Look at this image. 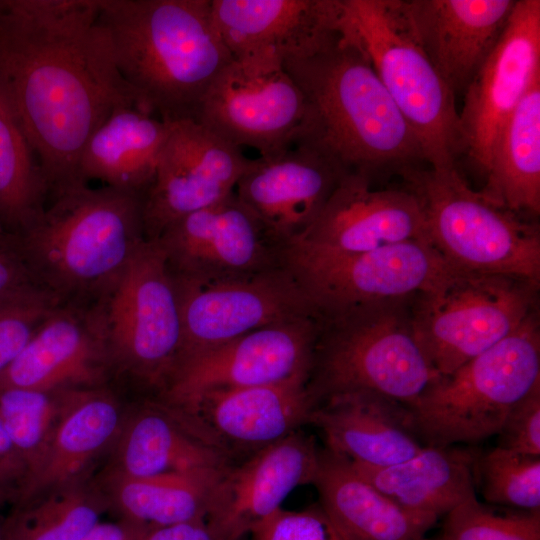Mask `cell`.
Returning a JSON list of instances; mask_svg holds the SVG:
<instances>
[{
  "mask_svg": "<svg viewBox=\"0 0 540 540\" xmlns=\"http://www.w3.org/2000/svg\"><path fill=\"white\" fill-rule=\"evenodd\" d=\"M516 0H396L412 36L455 93L465 91Z\"/></svg>",
  "mask_w": 540,
  "mask_h": 540,
  "instance_id": "21",
  "label": "cell"
},
{
  "mask_svg": "<svg viewBox=\"0 0 540 540\" xmlns=\"http://www.w3.org/2000/svg\"><path fill=\"white\" fill-rule=\"evenodd\" d=\"M173 277L195 284L238 280L284 263L283 248L235 190L156 238Z\"/></svg>",
  "mask_w": 540,
  "mask_h": 540,
  "instance_id": "14",
  "label": "cell"
},
{
  "mask_svg": "<svg viewBox=\"0 0 540 540\" xmlns=\"http://www.w3.org/2000/svg\"><path fill=\"white\" fill-rule=\"evenodd\" d=\"M107 471L127 477L190 474L227 469L222 450L164 406L145 407L124 420Z\"/></svg>",
  "mask_w": 540,
  "mask_h": 540,
  "instance_id": "29",
  "label": "cell"
},
{
  "mask_svg": "<svg viewBox=\"0 0 540 540\" xmlns=\"http://www.w3.org/2000/svg\"><path fill=\"white\" fill-rule=\"evenodd\" d=\"M476 474L487 501L540 511V456L497 446L478 456Z\"/></svg>",
  "mask_w": 540,
  "mask_h": 540,
  "instance_id": "36",
  "label": "cell"
},
{
  "mask_svg": "<svg viewBox=\"0 0 540 540\" xmlns=\"http://www.w3.org/2000/svg\"><path fill=\"white\" fill-rule=\"evenodd\" d=\"M146 530L123 518L115 522L99 521L80 540H142Z\"/></svg>",
  "mask_w": 540,
  "mask_h": 540,
  "instance_id": "44",
  "label": "cell"
},
{
  "mask_svg": "<svg viewBox=\"0 0 540 540\" xmlns=\"http://www.w3.org/2000/svg\"><path fill=\"white\" fill-rule=\"evenodd\" d=\"M248 534L250 540H343L320 506L301 511L280 508Z\"/></svg>",
  "mask_w": 540,
  "mask_h": 540,
  "instance_id": "39",
  "label": "cell"
},
{
  "mask_svg": "<svg viewBox=\"0 0 540 540\" xmlns=\"http://www.w3.org/2000/svg\"><path fill=\"white\" fill-rule=\"evenodd\" d=\"M0 540H3L2 531H1V521H0Z\"/></svg>",
  "mask_w": 540,
  "mask_h": 540,
  "instance_id": "47",
  "label": "cell"
},
{
  "mask_svg": "<svg viewBox=\"0 0 540 540\" xmlns=\"http://www.w3.org/2000/svg\"><path fill=\"white\" fill-rule=\"evenodd\" d=\"M174 280L183 325L180 358L269 325L318 317L285 263L226 282L195 284Z\"/></svg>",
  "mask_w": 540,
  "mask_h": 540,
  "instance_id": "16",
  "label": "cell"
},
{
  "mask_svg": "<svg viewBox=\"0 0 540 540\" xmlns=\"http://www.w3.org/2000/svg\"><path fill=\"white\" fill-rule=\"evenodd\" d=\"M539 283L453 268L411 304L418 344L447 375L514 332L534 312Z\"/></svg>",
  "mask_w": 540,
  "mask_h": 540,
  "instance_id": "9",
  "label": "cell"
},
{
  "mask_svg": "<svg viewBox=\"0 0 540 540\" xmlns=\"http://www.w3.org/2000/svg\"><path fill=\"white\" fill-rule=\"evenodd\" d=\"M477 460L478 455L469 449L427 445L410 458L392 465L350 463L399 506L438 519L476 497Z\"/></svg>",
  "mask_w": 540,
  "mask_h": 540,
  "instance_id": "28",
  "label": "cell"
},
{
  "mask_svg": "<svg viewBox=\"0 0 540 540\" xmlns=\"http://www.w3.org/2000/svg\"><path fill=\"white\" fill-rule=\"evenodd\" d=\"M251 159L195 120L170 123L154 179L142 197L146 239L235 190Z\"/></svg>",
  "mask_w": 540,
  "mask_h": 540,
  "instance_id": "15",
  "label": "cell"
},
{
  "mask_svg": "<svg viewBox=\"0 0 540 540\" xmlns=\"http://www.w3.org/2000/svg\"><path fill=\"white\" fill-rule=\"evenodd\" d=\"M481 194L516 214L540 212V78L507 118L484 173Z\"/></svg>",
  "mask_w": 540,
  "mask_h": 540,
  "instance_id": "31",
  "label": "cell"
},
{
  "mask_svg": "<svg viewBox=\"0 0 540 540\" xmlns=\"http://www.w3.org/2000/svg\"><path fill=\"white\" fill-rule=\"evenodd\" d=\"M170 123L135 106H119L92 133L79 161L84 183L143 196L151 185Z\"/></svg>",
  "mask_w": 540,
  "mask_h": 540,
  "instance_id": "30",
  "label": "cell"
},
{
  "mask_svg": "<svg viewBox=\"0 0 540 540\" xmlns=\"http://www.w3.org/2000/svg\"><path fill=\"white\" fill-rule=\"evenodd\" d=\"M540 78V1L516 0L459 111L464 152L484 174L503 124Z\"/></svg>",
  "mask_w": 540,
  "mask_h": 540,
  "instance_id": "17",
  "label": "cell"
},
{
  "mask_svg": "<svg viewBox=\"0 0 540 540\" xmlns=\"http://www.w3.org/2000/svg\"><path fill=\"white\" fill-rule=\"evenodd\" d=\"M36 292L45 291L31 277L12 244L11 236L0 240V304Z\"/></svg>",
  "mask_w": 540,
  "mask_h": 540,
  "instance_id": "41",
  "label": "cell"
},
{
  "mask_svg": "<svg viewBox=\"0 0 540 540\" xmlns=\"http://www.w3.org/2000/svg\"><path fill=\"white\" fill-rule=\"evenodd\" d=\"M141 195L74 187L51 198L12 244L38 287L60 303L92 304L146 240Z\"/></svg>",
  "mask_w": 540,
  "mask_h": 540,
  "instance_id": "4",
  "label": "cell"
},
{
  "mask_svg": "<svg viewBox=\"0 0 540 540\" xmlns=\"http://www.w3.org/2000/svg\"><path fill=\"white\" fill-rule=\"evenodd\" d=\"M228 469L142 478L107 472L103 494L121 518L146 529L207 519Z\"/></svg>",
  "mask_w": 540,
  "mask_h": 540,
  "instance_id": "32",
  "label": "cell"
},
{
  "mask_svg": "<svg viewBox=\"0 0 540 540\" xmlns=\"http://www.w3.org/2000/svg\"><path fill=\"white\" fill-rule=\"evenodd\" d=\"M413 240L429 243L416 195L408 188L375 189L370 179L349 174L341 178L303 239L292 246L354 254Z\"/></svg>",
  "mask_w": 540,
  "mask_h": 540,
  "instance_id": "18",
  "label": "cell"
},
{
  "mask_svg": "<svg viewBox=\"0 0 540 540\" xmlns=\"http://www.w3.org/2000/svg\"><path fill=\"white\" fill-rule=\"evenodd\" d=\"M424 540H432V539H426V538H425ZM433 540H442V539H441V537H438V538L433 539Z\"/></svg>",
  "mask_w": 540,
  "mask_h": 540,
  "instance_id": "48",
  "label": "cell"
},
{
  "mask_svg": "<svg viewBox=\"0 0 540 540\" xmlns=\"http://www.w3.org/2000/svg\"><path fill=\"white\" fill-rule=\"evenodd\" d=\"M25 475V466L0 417V485L11 494V502Z\"/></svg>",
  "mask_w": 540,
  "mask_h": 540,
  "instance_id": "43",
  "label": "cell"
},
{
  "mask_svg": "<svg viewBox=\"0 0 540 540\" xmlns=\"http://www.w3.org/2000/svg\"><path fill=\"white\" fill-rule=\"evenodd\" d=\"M319 455L309 438L295 433L257 450L223 475L209 519L247 535L256 523L280 509L292 490L313 482Z\"/></svg>",
  "mask_w": 540,
  "mask_h": 540,
  "instance_id": "25",
  "label": "cell"
},
{
  "mask_svg": "<svg viewBox=\"0 0 540 540\" xmlns=\"http://www.w3.org/2000/svg\"><path fill=\"white\" fill-rule=\"evenodd\" d=\"M67 392L0 387V417L25 466V475L45 450L62 414Z\"/></svg>",
  "mask_w": 540,
  "mask_h": 540,
  "instance_id": "35",
  "label": "cell"
},
{
  "mask_svg": "<svg viewBox=\"0 0 540 540\" xmlns=\"http://www.w3.org/2000/svg\"><path fill=\"white\" fill-rule=\"evenodd\" d=\"M283 261L319 318L346 309L414 297L453 267L426 241L396 243L354 254H329L288 247Z\"/></svg>",
  "mask_w": 540,
  "mask_h": 540,
  "instance_id": "11",
  "label": "cell"
},
{
  "mask_svg": "<svg viewBox=\"0 0 540 540\" xmlns=\"http://www.w3.org/2000/svg\"><path fill=\"white\" fill-rule=\"evenodd\" d=\"M9 236V234L3 229V227L0 225V240L5 239Z\"/></svg>",
  "mask_w": 540,
  "mask_h": 540,
  "instance_id": "46",
  "label": "cell"
},
{
  "mask_svg": "<svg viewBox=\"0 0 540 540\" xmlns=\"http://www.w3.org/2000/svg\"><path fill=\"white\" fill-rule=\"evenodd\" d=\"M6 501H11V494L5 487L0 485V506Z\"/></svg>",
  "mask_w": 540,
  "mask_h": 540,
  "instance_id": "45",
  "label": "cell"
},
{
  "mask_svg": "<svg viewBox=\"0 0 540 540\" xmlns=\"http://www.w3.org/2000/svg\"><path fill=\"white\" fill-rule=\"evenodd\" d=\"M111 367L96 305L62 302L0 376V387L44 391L99 387Z\"/></svg>",
  "mask_w": 540,
  "mask_h": 540,
  "instance_id": "19",
  "label": "cell"
},
{
  "mask_svg": "<svg viewBox=\"0 0 540 540\" xmlns=\"http://www.w3.org/2000/svg\"><path fill=\"white\" fill-rule=\"evenodd\" d=\"M98 20L136 107L164 122L196 120L233 59L211 0H99Z\"/></svg>",
  "mask_w": 540,
  "mask_h": 540,
  "instance_id": "3",
  "label": "cell"
},
{
  "mask_svg": "<svg viewBox=\"0 0 540 540\" xmlns=\"http://www.w3.org/2000/svg\"><path fill=\"white\" fill-rule=\"evenodd\" d=\"M49 197L39 159L0 86V225L9 235L21 232Z\"/></svg>",
  "mask_w": 540,
  "mask_h": 540,
  "instance_id": "33",
  "label": "cell"
},
{
  "mask_svg": "<svg viewBox=\"0 0 540 540\" xmlns=\"http://www.w3.org/2000/svg\"><path fill=\"white\" fill-rule=\"evenodd\" d=\"M111 366L163 387L183 346L180 300L165 254L146 239L97 301Z\"/></svg>",
  "mask_w": 540,
  "mask_h": 540,
  "instance_id": "10",
  "label": "cell"
},
{
  "mask_svg": "<svg viewBox=\"0 0 540 540\" xmlns=\"http://www.w3.org/2000/svg\"><path fill=\"white\" fill-rule=\"evenodd\" d=\"M109 503L85 482L59 489L22 505L1 521L3 540H80Z\"/></svg>",
  "mask_w": 540,
  "mask_h": 540,
  "instance_id": "34",
  "label": "cell"
},
{
  "mask_svg": "<svg viewBox=\"0 0 540 540\" xmlns=\"http://www.w3.org/2000/svg\"><path fill=\"white\" fill-rule=\"evenodd\" d=\"M242 537L207 518L149 528L142 540H241Z\"/></svg>",
  "mask_w": 540,
  "mask_h": 540,
  "instance_id": "42",
  "label": "cell"
},
{
  "mask_svg": "<svg viewBox=\"0 0 540 540\" xmlns=\"http://www.w3.org/2000/svg\"><path fill=\"white\" fill-rule=\"evenodd\" d=\"M60 302L36 292L0 304V376L23 350L36 328Z\"/></svg>",
  "mask_w": 540,
  "mask_h": 540,
  "instance_id": "38",
  "label": "cell"
},
{
  "mask_svg": "<svg viewBox=\"0 0 540 540\" xmlns=\"http://www.w3.org/2000/svg\"><path fill=\"white\" fill-rule=\"evenodd\" d=\"M0 5H1V0H0Z\"/></svg>",
  "mask_w": 540,
  "mask_h": 540,
  "instance_id": "49",
  "label": "cell"
},
{
  "mask_svg": "<svg viewBox=\"0 0 540 540\" xmlns=\"http://www.w3.org/2000/svg\"><path fill=\"white\" fill-rule=\"evenodd\" d=\"M401 174L422 206L429 244L451 267L540 282L538 226L473 190L456 166Z\"/></svg>",
  "mask_w": 540,
  "mask_h": 540,
  "instance_id": "7",
  "label": "cell"
},
{
  "mask_svg": "<svg viewBox=\"0 0 540 540\" xmlns=\"http://www.w3.org/2000/svg\"><path fill=\"white\" fill-rule=\"evenodd\" d=\"M312 483L343 540H424L437 521L399 506L330 450L320 453Z\"/></svg>",
  "mask_w": 540,
  "mask_h": 540,
  "instance_id": "27",
  "label": "cell"
},
{
  "mask_svg": "<svg viewBox=\"0 0 540 540\" xmlns=\"http://www.w3.org/2000/svg\"><path fill=\"white\" fill-rule=\"evenodd\" d=\"M304 116V96L282 59L262 52L232 59L207 91L195 121L238 148L268 157L295 144Z\"/></svg>",
  "mask_w": 540,
  "mask_h": 540,
  "instance_id": "12",
  "label": "cell"
},
{
  "mask_svg": "<svg viewBox=\"0 0 540 540\" xmlns=\"http://www.w3.org/2000/svg\"><path fill=\"white\" fill-rule=\"evenodd\" d=\"M342 14V0H211L213 22L233 58L303 54L339 29Z\"/></svg>",
  "mask_w": 540,
  "mask_h": 540,
  "instance_id": "24",
  "label": "cell"
},
{
  "mask_svg": "<svg viewBox=\"0 0 540 540\" xmlns=\"http://www.w3.org/2000/svg\"><path fill=\"white\" fill-rule=\"evenodd\" d=\"M99 0H1L0 86L46 176L49 200L84 185L82 150L135 106L99 20Z\"/></svg>",
  "mask_w": 540,
  "mask_h": 540,
  "instance_id": "1",
  "label": "cell"
},
{
  "mask_svg": "<svg viewBox=\"0 0 540 540\" xmlns=\"http://www.w3.org/2000/svg\"><path fill=\"white\" fill-rule=\"evenodd\" d=\"M309 420L324 434L329 450L350 462L387 466L416 454L418 440L407 407L368 392L331 395Z\"/></svg>",
  "mask_w": 540,
  "mask_h": 540,
  "instance_id": "26",
  "label": "cell"
},
{
  "mask_svg": "<svg viewBox=\"0 0 540 540\" xmlns=\"http://www.w3.org/2000/svg\"><path fill=\"white\" fill-rule=\"evenodd\" d=\"M498 435L501 438L499 446L540 456V384L512 408Z\"/></svg>",
  "mask_w": 540,
  "mask_h": 540,
  "instance_id": "40",
  "label": "cell"
},
{
  "mask_svg": "<svg viewBox=\"0 0 540 540\" xmlns=\"http://www.w3.org/2000/svg\"><path fill=\"white\" fill-rule=\"evenodd\" d=\"M346 24L402 113L431 168L464 153L455 93L406 27L396 0H342Z\"/></svg>",
  "mask_w": 540,
  "mask_h": 540,
  "instance_id": "8",
  "label": "cell"
},
{
  "mask_svg": "<svg viewBox=\"0 0 540 540\" xmlns=\"http://www.w3.org/2000/svg\"><path fill=\"white\" fill-rule=\"evenodd\" d=\"M301 90L299 138L344 175L370 180L424 161L421 147L345 22L315 48L282 60Z\"/></svg>",
  "mask_w": 540,
  "mask_h": 540,
  "instance_id": "2",
  "label": "cell"
},
{
  "mask_svg": "<svg viewBox=\"0 0 540 540\" xmlns=\"http://www.w3.org/2000/svg\"><path fill=\"white\" fill-rule=\"evenodd\" d=\"M414 297L362 304L320 318L314 384L308 387L314 401L368 392L409 405L441 376L417 342Z\"/></svg>",
  "mask_w": 540,
  "mask_h": 540,
  "instance_id": "5",
  "label": "cell"
},
{
  "mask_svg": "<svg viewBox=\"0 0 540 540\" xmlns=\"http://www.w3.org/2000/svg\"><path fill=\"white\" fill-rule=\"evenodd\" d=\"M442 540H540V511L498 515L470 498L446 514Z\"/></svg>",
  "mask_w": 540,
  "mask_h": 540,
  "instance_id": "37",
  "label": "cell"
},
{
  "mask_svg": "<svg viewBox=\"0 0 540 540\" xmlns=\"http://www.w3.org/2000/svg\"><path fill=\"white\" fill-rule=\"evenodd\" d=\"M343 176L316 150L295 143L251 159L235 192L285 249L303 239Z\"/></svg>",
  "mask_w": 540,
  "mask_h": 540,
  "instance_id": "20",
  "label": "cell"
},
{
  "mask_svg": "<svg viewBox=\"0 0 540 540\" xmlns=\"http://www.w3.org/2000/svg\"><path fill=\"white\" fill-rule=\"evenodd\" d=\"M308 379L210 391L178 410H169L221 450V442L259 450L309 420L314 400Z\"/></svg>",
  "mask_w": 540,
  "mask_h": 540,
  "instance_id": "22",
  "label": "cell"
},
{
  "mask_svg": "<svg viewBox=\"0 0 540 540\" xmlns=\"http://www.w3.org/2000/svg\"><path fill=\"white\" fill-rule=\"evenodd\" d=\"M540 384L538 311L497 344L440 376L405 405L428 445L476 443L499 434L512 408Z\"/></svg>",
  "mask_w": 540,
  "mask_h": 540,
  "instance_id": "6",
  "label": "cell"
},
{
  "mask_svg": "<svg viewBox=\"0 0 540 540\" xmlns=\"http://www.w3.org/2000/svg\"><path fill=\"white\" fill-rule=\"evenodd\" d=\"M123 422L118 400L103 386L68 390L50 440L18 487L14 506L84 482L92 463L113 447Z\"/></svg>",
  "mask_w": 540,
  "mask_h": 540,
  "instance_id": "23",
  "label": "cell"
},
{
  "mask_svg": "<svg viewBox=\"0 0 540 540\" xmlns=\"http://www.w3.org/2000/svg\"><path fill=\"white\" fill-rule=\"evenodd\" d=\"M320 327L318 317L297 318L184 355L161 388L163 405L178 410L210 391L309 378Z\"/></svg>",
  "mask_w": 540,
  "mask_h": 540,
  "instance_id": "13",
  "label": "cell"
}]
</instances>
